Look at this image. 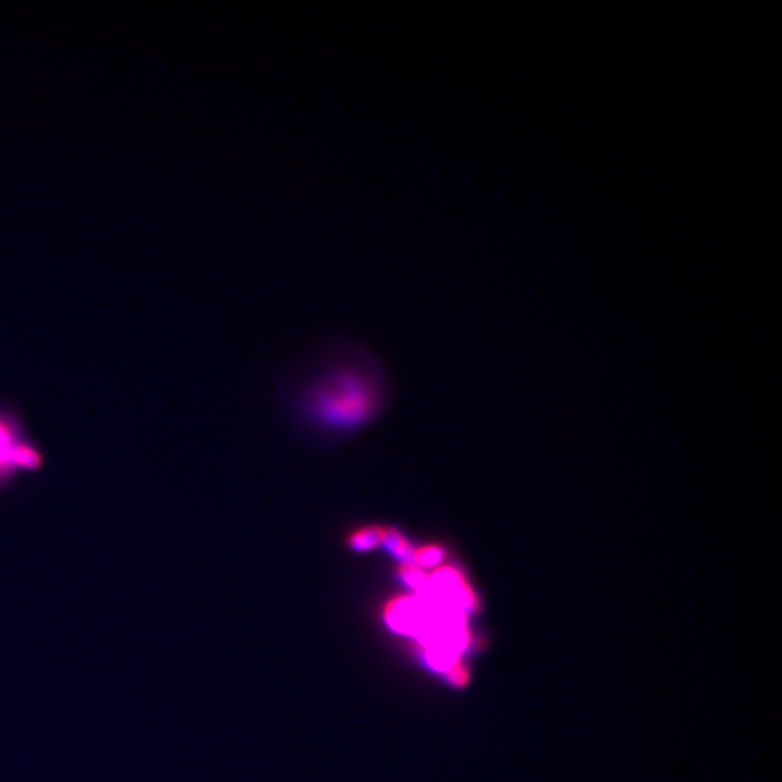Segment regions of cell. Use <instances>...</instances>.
Here are the masks:
<instances>
[{
  "label": "cell",
  "mask_w": 782,
  "mask_h": 782,
  "mask_svg": "<svg viewBox=\"0 0 782 782\" xmlns=\"http://www.w3.org/2000/svg\"><path fill=\"white\" fill-rule=\"evenodd\" d=\"M47 456L29 430L23 410L0 399V496L28 475L44 470Z\"/></svg>",
  "instance_id": "6da1fadb"
},
{
  "label": "cell",
  "mask_w": 782,
  "mask_h": 782,
  "mask_svg": "<svg viewBox=\"0 0 782 782\" xmlns=\"http://www.w3.org/2000/svg\"><path fill=\"white\" fill-rule=\"evenodd\" d=\"M380 546L386 548L388 554L399 560L400 564H408L413 561L414 547L399 529L382 526V541H380Z\"/></svg>",
  "instance_id": "7a4b0ae2"
},
{
  "label": "cell",
  "mask_w": 782,
  "mask_h": 782,
  "mask_svg": "<svg viewBox=\"0 0 782 782\" xmlns=\"http://www.w3.org/2000/svg\"><path fill=\"white\" fill-rule=\"evenodd\" d=\"M382 541V526H362L354 530L348 537V547L356 552H370L375 550Z\"/></svg>",
  "instance_id": "3957f363"
},
{
  "label": "cell",
  "mask_w": 782,
  "mask_h": 782,
  "mask_svg": "<svg viewBox=\"0 0 782 782\" xmlns=\"http://www.w3.org/2000/svg\"><path fill=\"white\" fill-rule=\"evenodd\" d=\"M444 555L443 548L438 546H423L414 548L412 563L425 572V569L438 568Z\"/></svg>",
  "instance_id": "277c9868"
},
{
  "label": "cell",
  "mask_w": 782,
  "mask_h": 782,
  "mask_svg": "<svg viewBox=\"0 0 782 782\" xmlns=\"http://www.w3.org/2000/svg\"><path fill=\"white\" fill-rule=\"evenodd\" d=\"M399 577L414 593L421 594L422 591L425 590L427 574L423 572L422 568H419L418 565L413 563L400 564Z\"/></svg>",
  "instance_id": "5b68a950"
}]
</instances>
